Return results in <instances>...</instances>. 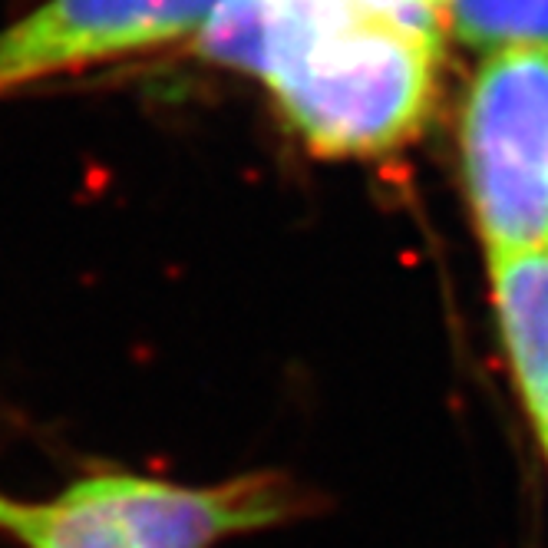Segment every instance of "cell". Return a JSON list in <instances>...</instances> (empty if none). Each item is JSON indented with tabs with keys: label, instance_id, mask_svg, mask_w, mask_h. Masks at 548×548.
<instances>
[{
	"label": "cell",
	"instance_id": "cell-1",
	"mask_svg": "<svg viewBox=\"0 0 548 548\" xmlns=\"http://www.w3.org/2000/svg\"><path fill=\"white\" fill-rule=\"evenodd\" d=\"M437 66L433 21L354 7L278 47L261 80L314 153L384 155L420 132Z\"/></svg>",
	"mask_w": 548,
	"mask_h": 548
},
{
	"label": "cell",
	"instance_id": "cell-7",
	"mask_svg": "<svg viewBox=\"0 0 548 548\" xmlns=\"http://www.w3.org/2000/svg\"><path fill=\"white\" fill-rule=\"evenodd\" d=\"M423 4H427V7H429L433 13H443V11L449 7V0H423Z\"/></svg>",
	"mask_w": 548,
	"mask_h": 548
},
{
	"label": "cell",
	"instance_id": "cell-6",
	"mask_svg": "<svg viewBox=\"0 0 548 548\" xmlns=\"http://www.w3.org/2000/svg\"><path fill=\"white\" fill-rule=\"evenodd\" d=\"M449 21L479 50L548 47V0H449Z\"/></svg>",
	"mask_w": 548,
	"mask_h": 548
},
{
	"label": "cell",
	"instance_id": "cell-3",
	"mask_svg": "<svg viewBox=\"0 0 548 548\" xmlns=\"http://www.w3.org/2000/svg\"><path fill=\"white\" fill-rule=\"evenodd\" d=\"M459 155L489 258L548 248V47L486 53L463 102Z\"/></svg>",
	"mask_w": 548,
	"mask_h": 548
},
{
	"label": "cell",
	"instance_id": "cell-4",
	"mask_svg": "<svg viewBox=\"0 0 548 548\" xmlns=\"http://www.w3.org/2000/svg\"><path fill=\"white\" fill-rule=\"evenodd\" d=\"M222 0H47L0 31V93L199 37Z\"/></svg>",
	"mask_w": 548,
	"mask_h": 548
},
{
	"label": "cell",
	"instance_id": "cell-2",
	"mask_svg": "<svg viewBox=\"0 0 548 548\" xmlns=\"http://www.w3.org/2000/svg\"><path fill=\"white\" fill-rule=\"evenodd\" d=\"M297 508V489L274 473L218 486L100 473L53 499L0 492V535L21 548H215L232 535L281 526Z\"/></svg>",
	"mask_w": 548,
	"mask_h": 548
},
{
	"label": "cell",
	"instance_id": "cell-5",
	"mask_svg": "<svg viewBox=\"0 0 548 548\" xmlns=\"http://www.w3.org/2000/svg\"><path fill=\"white\" fill-rule=\"evenodd\" d=\"M508 367L548 453V248L489 258Z\"/></svg>",
	"mask_w": 548,
	"mask_h": 548
}]
</instances>
